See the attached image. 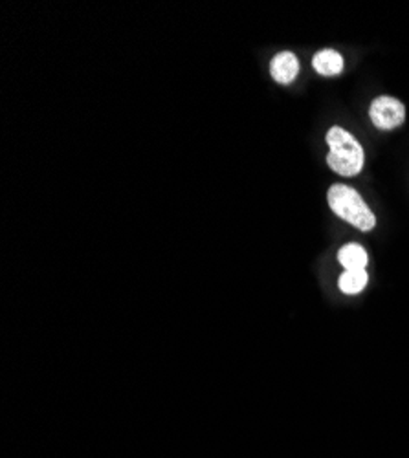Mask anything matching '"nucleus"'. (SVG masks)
Listing matches in <instances>:
<instances>
[{
    "instance_id": "1",
    "label": "nucleus",
    "mask_w": 409,
    "mask_h": 458,
    "mask_svg": "<svg viewBox=\"0 0 409 458\" xmlns=\"http://www.w3.org/2000/svg\"><path fill=\"white\" fill-rule=\"evenodd\" d=\"M327 143L330 152L327 165L340 176H356L365 164L363 147L342 127H332L327 132Z\"/></svg>"
},
{
    "instance_id": "2",
    "label": "nucleus",
    "mask_w": 409,
    "mask_h": 458,
    "mask_svg": "<svg viewBox=\"0 0 409 458\" xmlns=\"http://www.w3.org/2000/svg\"><path fill=\"white\" fill-rule=\"evenodd\" d=\"M327 200H328V206L334 211V215H338L351 225L358 227L360 232H371V229L377 225V218H375L373 211L367 208L363 199L356 193L353 187L344 185V183H334L328 189Z\"/></svg>"
},
{
    "instance_id": "3",
    "label": "nucleus",
    "mask_w": 409,
    "mask_h": 458,
    "mask_svg": "<svg viewBox=\"0 0 409 458\" xmlns=\"http://www.w3.org/2000/svg\"><path fill=\"white\" fill-rule=\"evenodd\" d=\"M369 118L380 131H393L405 120V106L391 96H380L369 106Z\"/></svg>"
},
{
    "instance_id": "4",
    "label": "nucleus",
    "mask_w": 409,
    "mask_h": 458,
    "mask_svg": "<svg viewBox=\"0 0 409 458\" xmlns=\"http://www.w3.org/2000/svg\"><path fill=\"white\" fill-rule=\"evenodd\" d=\"M270 73L277 83L290 85L295 80V75L300 73V63H297V57L292 52H281L272 59Z\"/></svg>"
},
{
    "instance_id": "5",
    "label": "nucleus",
    "mask_w": 409,
    "mask_h": 458,
    "mask_svg": "<svg viewBox=\"0 0 409 458\" xmlns=\"http://www.w3.org/2000/svg\"><path fill=\"white\" fill-rule=\"evenodd\" d=\"M314 70L325 78H334L344 70V57L337 50H321L312 59Z\"/></svg>"
},
{
    "instance_id": "6",
    "label": "nucleus",
    "mask_w": 409,
    "mask_h": 458,
    "mask_svg": "<svg viewBox=\"0 0 409 458\" xmlns=\"http://www.w3.org/2000/svg\"><path fill=\"white\" fill-rule=\"evenodd\" d=\"M338 260L345 270H365L367 251L360 244H347L338 251Z\"/></svg>"
},
{
    "instance_id": "7",
    "label": "nucleus",
    "mask_w": 409,
    "mask_h": 458,
    "mask_svg": "<svg viewBox=\"0 0 409 458\" xmlns=\"http://www.w3.org/2000/svg\"><path fill=\"white\" fill-rule=\"evenodd\" d=\"M367 279L369 277H367L365 270H345L338 279V286L344 293L356 295L365 288Z\"/></svg>"
}]
</instances>
